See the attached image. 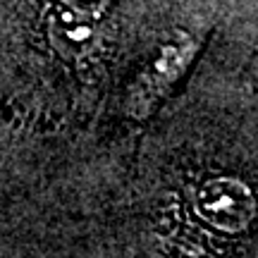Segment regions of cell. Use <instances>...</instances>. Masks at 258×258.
I'll list each match as a JSON object with an SVG mask.
<instances>
[{"label": "cell", "mask_w": 258, "mask_h": 258, "mask_svg": "<svg viewBox=\"0 0 258 258\" xmlns=\"http://www.w3.org/2000/svg\"><path fill=\"white\" fill-rule=\"evenodd\" d=\"M189 213L203 232L220 239H239L256 222V194L241 177L213 175L191 191Z\"/></svg>", "instance_id": "obj_1"}, {"label": "cell", "mask_w": 258, "mask_h": 258, "mask_svg": "<svg viewBox=\"0 0 258 258\" xmlns=\"http://www.w3.org/2000/svg\"><path fill=\"white\" fill-rule=\"evenodd\" d=\"M201 48L203 38L191 31H182L175 38H170L167 43H163L156 57L141 70V74L127 89L122 108L129 120H148L172 93V89L182 82V77L194 64Z\"/></svg>", "instance_id": "obj_2"}, {"label": "cell", "mask_w": 258, "mask_h": 258, "mask_svg": "<svg viewBox=\"0 0 258 258\" xmlns=\"http://www.w3.org/2000/svg\"><path fill=\"white\" fill-rule=\"evenodd\" d=\"M115 0H60L70 15L84 19V22H91V19H101L103 15H108Z\"/></svg>", "instance_id": "obj_3"}]
</instances>
